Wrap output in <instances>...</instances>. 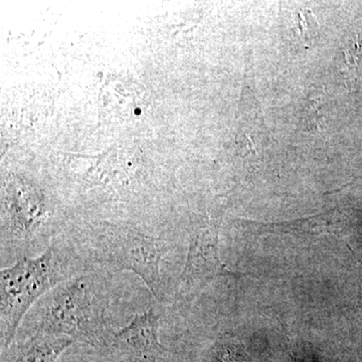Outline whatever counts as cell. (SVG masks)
<instances>
[{"label":"cell","instance_id":"1","mask_svg":"<svg viewBox=\"0 0 362 362\" xmlns=\"http://www.w3.org/2000/svg\"><path fill=\"white\" fill-rule=\"evenodd\" d=\"M107 305V298L92 278L75 279L45 298L37 333L64 335L90 344L105 341Z\"/></svg>","mask_w":362,"mask_h":362},{"label":"cell","instance_id":"2","mask_svg":"<svg viewBox=\"0 0 362 362\" xmlns=\"http://www.w3.org/2000/svg\"><path fill=\"white\" fill-rule=\"evenodd\" d=\"M51 249L35 259H18L2 269L0 277V329L2 346L13 342L21 319L40 296L58 283L59 277Z\"/></svg>","mask_w":362,"mask_h":362},{"label":"cell","instance_id":"3","mask_svg":"<svg viewBox=\"0 0 362 362\" xmlns=\"http://www.w3.org/2000/svg\"><path fill=\"white\" fill-rule=\"evenodd\" d=\"M99 247L100 256L110 265L139 276L150 291L161 301L163 282L160 274L162 249L158 240L131 230H108Z\"/></svg>","mask_w":362,"mask_h":362},{"label":"cell","instance_id":"4","mask_svg":"<svg viewBox=\"0 0 362 362\" xmlns=\"http://www.w3.org/2000/svg\"><path fill=\"white\" fill-rule=\"evenodd\" d=\"M244 275L233 272L221 262L216 228H202L192 237L181 274V284L188 288H199L216 277L235 276L240 278Z\"/></svg>","mask_w":362,"mask_h":362},{"label":"cell","instance_id":"5","mask_svg":"<svg viewBox=\"0 0 362 362\" xmlns=\"http://www.w3.org/2000/svg\"><path fill=\"white\" fill-rule=\"evenodd\" d=\"M2 201L11 228L16 233L28 235L44 223L45 206L42 194L23 178H6Z\"/></svg>","mask_w":362,"mask_h":362},{"label":"cell","instance_id":"6","mask_svg":"<svg viewBox=\"0 0 362 362\" xmlns=\"http://www.w3.org/2000/svg\"><path fill=\"white\" fill-rule=\"evenodd\" d=\"M113 343L119 349L146 359H156L162 350L158 338V316L153 310L137 313L128 325L117 331Z\"/></svg>","mask_w":362,"mask_h":362},{"label":"cell","instance_id":"7","mask_svg":"<svg viewBox=\"0 0 362 362\" xmlns=\"http://www.w3.org/2000/svg\"><path fill=\"white\" fill-rule=\"evenodd\" d=\"M75 340L64 335L37 333L11 346L7 362H56Z\"/></svg>","mask_w":362,"mask_h":362},{"label":"cell","instance_id":"8","mask_svg":"<svg viewBox=\"0 0 362 362\" xmlns=\"http://www.w3.org/2000/svg\"><path fill=\"white\" fill-rule=\"evenodd\" d=\"M320 98H311L308 103L305 105L302 113V122L305 129L312 131L319 130V120H320Z\"/></svg>","mask_w":362,"mask_h":362}]
</instances>
